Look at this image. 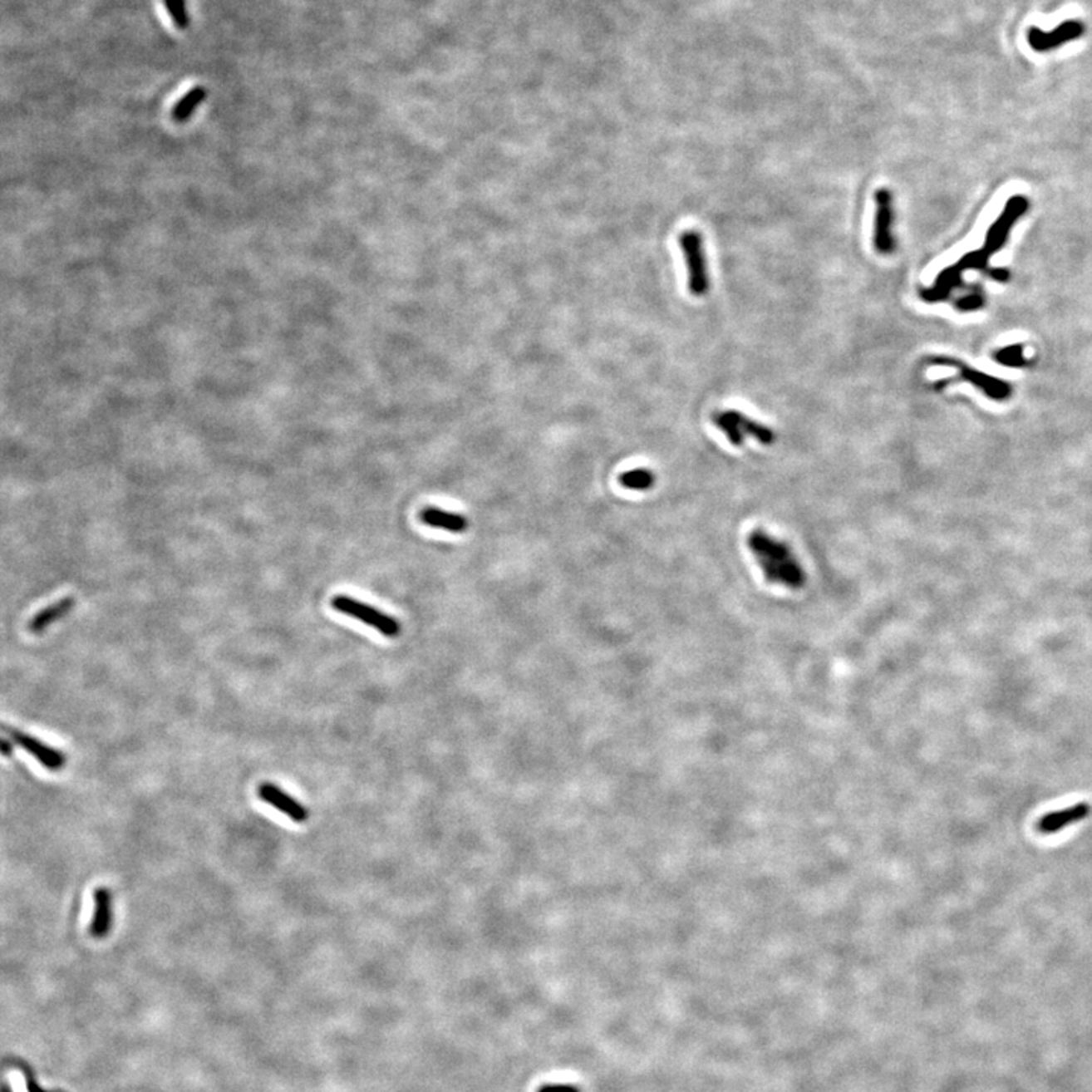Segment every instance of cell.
<instances>
[{
	"label": "cell",
	"instance_id": "2",
	"mask_svg": "<svg viewBox=\"0 0 1092 1092\" xmlns=\"http://www.w3.org/2000/svg\"><path fill=\"white\" fill-rule=\"evenodd\" d=\"M711 421L733 446H742L745 443L746 437L755 439L762 445H772L775 442V435L771 428L760 422H755L737 410L718 411L711 416Z\"/></svg>",
	"mask_w": 1092,
	"mask_h": 1092
},
{
	"label": "cell",
	"instance_id": "11",
	"mask_svg": "<svg viewBox=\"0 0 1092 1092\" xmlns=\"http://www.w3.org/2000/svg\"><path fill=\"white\" fill-rule=\"evenodd\" d=\"M1091 814V806L1088 803H1079L1075 806L1065 807L1056 812H1050L1045 816L1040 818L1036 823V830L1040 834H1055V833L1062 832L1066 827L1073 825L1075 823H1080L1088 818Z\"/></svg>",
	"mask_w": 1092,
	"mask_h": 1092
},
{
	"label": "cell",
	"instance_id": "7",
	"mask_svg": "<svg viewBox=\"0 0 1092 1092\" xmlns=\"http://www.w3.org/2000/svg\"><path fill=\"white\" fill-rule=\"evenodd\" d=\"M3 730H5V733H8V736L11 737V740L14 744H17L20 748H23L27 753L37 759L46 770L57 772L61 771L66 766L67 757L58 748L47 745V744L42 742L40 739L31 736L25 731H20L17 728L5 727Z\"/></svg>",
	"mask_w": 1092,
	"mask_h": 1092
},
{
	"label": "cell",
	"instance_id": "4",
	"mask_svg": "<svg viewBox=\"0 0 1092 1092\" xmlns=\"http://www.w3.org/2000/svg\"><path fill=\"white\" fill-rule=\"evenodd\" d=\"M680 246L685 253L686 266H687V287L691 295L704 296L709 290V273H707V261H706V253L702 248L701 235L698 234L694 229H687L678 239Z\"/></svg>",
	"mask_w": 1092,
	"mask_h": 1092
},
{
	"label": "cell",
	"instance_id": "10",
	"mask_svg": "<svg viewBox=\"0 0 1092 1092\" xmlns=\"http://www.w3.org/2000/svg\"><path fill=\"white\" fill-rule=\"evenodd\" d=\"M933 363L957 367V369L961 371V375H962V378L965 381L971 382L972 386H976V387L981 389V391L988 395L989 398L1003 401V399L1009 398L1011 393H1012V391H1011V386L1006 384L1005 381L997 380V378H992V376L985 375V373L977 372V371H974V369H971V367H967L965 364L959 363V362H954V360H950V358H937V360H933Z\"/></svg>",
	"mask_w": 1092,
	"mask_h": 1092
},
{
	"label": "cell",
	"instance_id": "3",
	"mask_svg": "<svg viewBox=\"0 0 1092 1092\" xmlns=\"http://www.w3.org/2000/svg\"><path fill=\"white\" fill-rule=\"evenodd\" d=\"M331 607L342 615L351 616L357 621L372 627L386 637L395 639L401 634V624L393 616L386 615L381 610L375 608L371 604L362 603L358 599L351 598L347 595H336L331 599Z\"/></svg>",
	"mask_w": 1092,
	"mask_h": 1092
},
{
	"label": "cell",
	"instance_id": "22",
	"mask_svg": "<svg viewBox=\"0 0 1092 1092\" xmlns=\"http://www.w3.org/2000/svg\"><path fill=\"white\" fill-rule=\"evenodd\" d=\"M11 748H12V740L3 739V740H2V753L5 755H8L9 753H11Z\"/></svg>",
	"mask_w": 1092,
	"mask_h": 1092
},
{
	"label": "cell",
	"instance_id": "5",
	"mask_svg": "<svg viewBox=\"0 0 1092 1092\" xmlns=\"http://www.w3.org/2000/svg\"><path fill=\"white\" fill-rule=\"evenodd\" d=\"M1086 27L1079 20H1066L1055 31L1045 32L1040 27H1031L1027 32V43L1035 52H1051L1062 44L1075 42L1085 34Z\"/></svg>",
	"mask_w": 1092,
	"mask_h": 1092
},
{
	"label": "cell",
	"instance_id": "18",
	"mask_svg": "<svg viewBox=\"0 0 1092 1092\" xmlns=\"http://www.w3.org/2000/svg\"><path fill=\"white\" fill-rule=\"evenodd\" d=\"M996 360L998 363L1011 366V367H1020V366H1026V363H1027L1026 358H1024L1023 347H1020V345L1003 347L1001 351H998L996 354Z\"/></svg>",
	"mask_w": 1092,
	"mask_h": 1092
},
{
	"label": "cell",
	"instance_id": "6",
	"mask_svg": "<svg viewBox=\"0 0 1092 1092\" xmlns=\"http://www.w3.org/2000/svg\"><path fill=\"white\" fill-rule=\"evenodd\" d=\"M876 224H874V248L882 255H889L895 249L893 235V193L886 189L876 191Z\"/></svg>",
	"mask_w": 1092,
	"mask_h": 1092
},
{
	"label": "cell",
	"instance_id": "14",
	"mask_svg": "<svg viewBox=\"0 0 1092 1092\" xmlns=\"http://www.w3.org/2000/svg\"><path fill=\"white\" fill-rule=\"evenodd\" d=\"M75 603H76V601H75L73 597H66V598L53 603L51 606L44 607L43 610H40L38 613H35V615L32 616V619L29 621V624H27L29 632L34 634L43 633L47 627H51V625L55 624L58 619L67 615L70 610L73 608V606H75Z\"/></svg>",
	"mask_w": 1092,
	"mask_h": 1092
},
{
	"label": "cell",
	"instance_id": "8",
	"mask_svg": "<svg viewBox=\"0 0 1092 1092\" xmlns=\"http://www.w3.org/2000/svg\"><path fill=\"white\" fill-rule=\"evenodd\" d=\"M1027 207H1029V202L1024 196L1011 198L1009 202L1006 204L1005 211L1001 213L1000 219L989 228V233L986 235V244H985L983 251L986 252L988 255H991L992 252L998 251L1005 244L1007 234H1009V229L1014 225L1015 220L1018 217L1023 216L1024 213L1027 211Z\"/></svg>",
	"mask_w": 1092,
	"mask_h": 1092
},
{
	"label": "cell",
	"instance_id": "19",
	"mask_svg": "<svg viewBox=\"0 0 1092 1092\" xmlns=\"http://www.w3.org/2000/svg\"><path fill=\"white\" fill-rule=\"evenodd\" d=\"M981 305H983V298H981L979 293L963 296L962 299H959L957 303H956V307H957L959 310H962V312H974V310H979Z\"/></svg>",
	"mask_w": 1092,
	"mask_h": 1092
},
{
	"label": "cell",
	"instance_id": "13",
	"mask_svg": "<svg viewBox=\"0 0 1092 1092\" xmlns=\"http://www.w3.org/2000/svg\"><path fill=\"white\" fill-rule=\"evenodd\" d=\"M421 520L425 525L433 529H445L450 533H463L469 527V522L463 514L445 512L437 507H426L421 512Z\"/></svg>",
	"mask_w": 1092,
	"mask_h": 1092
},
{
	"label": "cell",
	"instance_id": "12",
	"mask_svg": "<svg viewBox=\"0 0 1092 1092\" xmlns=\"http://www.w3.org/2000/svg\"><path fill=\"white\" fill-rule=\"evenodd\" d=\"M113 927V895L106 888H96L93 893V917L90 924V935L104 939Z\"/></svg>",
	"mask_w": 1092,
	"mask_h": 1092
},
{
	"label": "cell",
	"instance_id": "17",
	"mask_svg": "<svg viewBox=\"0 0 1092 1092\" xmlns=\"http://www.w3.org/2000/svg\"><path fill=\"white\" fill-rule=\"evenodd\" d=\"M165 5L176 27L178 29H187L189 23H190V18L187 14L185 0H165Z\"/></svg>",
	"mask_w": 1092,
	"mask_h": 1092
},
{
	"label": "cell",
	"instance_id": "16",
	"mask_svg": "<svg viewBox=\"0 0 1092 1092\" xmlns=\"http://www.w3.org/2000/svg\"><path fill=\"white\" fill-rule=\"evenodd\" d=\"M205 95H207L205 88L196 87L194 90H191L189 95L184 96V99H181L178 105L175 106V119L176 121H185L187 117H190L191 113L204 101Z\"/></svg>",
	"mask_w": 1092,
	"mask_h": 1092
},
{
	"label": "cell",
	"instance_id": "9",
	"mask_svg": "<svg viewBox=\"0 0 1092 1092\" xmlns=\"http://www.w3.org/2000/svg\"><path fill=\"white\" fill-rule=\"evenodd\" d=\"M258 797L283 815L290 818L293 823H305L308 819V809L273 783H261L258 786Z\"/></svg>",
	"mask_w": 1092,
	"mask_h": 1092
},
{
	"label": "cell",
	"instance_id": "20",
	"mask_svg": "<svg viewBox=\"0 0 1092 1092\" xmlns=\"http://www.w3.org/2000/svg\"><path fill=\"white\" fill-rule=\"evenodd\" d=\"M538 1092H580L573 1085H545Z\"/></svg>",
	"mask_w": 1092,
	"mask_h": 1092
},
{
	"label": "cell",
	"instance_id": "21",
	"mask_svg": "<svg viewBox=\"0 0 1092 1092\" xmlns=\"http://www.w3.org/2000/svg\"><path fill=\"white\" fill-rule=\"evenodd\" d=\"M991 277L994 278L996 281H1000V283H1006V281H1009V272L1006 269L991 270Z\"/></svg>",
	"mask_w": 1092,
	"mask_h": 1092
},
{
	"label": "cell",
	"instance_id": "15",
	"mask_svg": "<svg viewBox=\"0 0 1092 1092\" xmlns=\"http://www.w3.org/2000/svg\"><path fill=\"white\" fill-rule=\"evenodd\" d=\"M619 481H621V485H624L625 489L642 492V490H650L651 487L656 483V475L651 472L650 469H632V470L624 472L619 477Z\"/></svg>",
	"mask_w": 1092,
	"mask_h": 1092
},
{
	"label": "cell",
	"instance_id": "1",
	"mask_svg": "<svg viewBox=\"0 0 1092 1092\" xmlns=\"http://www.w3.org/2000/svg\"><path fill=\"white\" fill-rule=\"evenodd\" d=\"M746 545L755 555V562L762 569L765 580L771 584L785 586L788 589L799 590L806 584V573L785 542L772 538L763 529H753Z\"/></svg>",
	"mask_w": 1092,
	"mask_h": 1092
}]
</instances>
